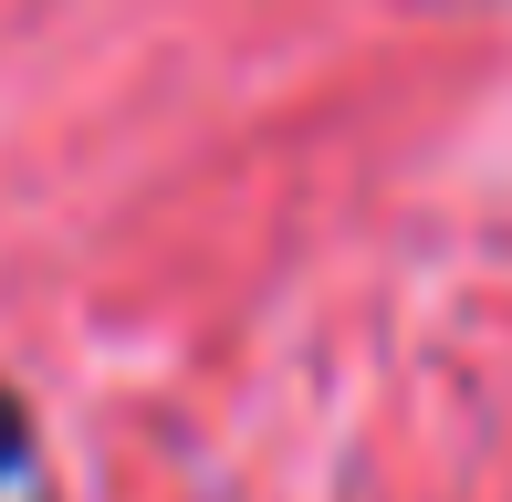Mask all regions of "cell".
<instances>
[{
    "mask_svg": "<svg viewBox=\"0 0 512 502\" xmlns=\"http://www.w3.org/2000/svg\"><path fill=\"white\" fill-rule=\"evenodd\" d=\"M21 450H32V419H21V398H11V387H0V482H11V471H21Z\"/></svg>",
    "mask_w": 512,
    "mask_h": 502,
    "instance_id": "obj_1",
    "label": "cell"
}]
</instances>
